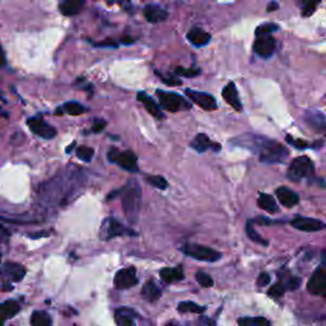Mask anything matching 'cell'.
Here are the masks:
<instances>
[{"mask_svg": "<svg viewBox=\"0 0 326 326\" xmlns=\"http://www.w3.org/2000/svg\"><path fill=\"white\" fill-rule=\"evenodd\" d=\"M191 148L194 151H196L198 153H204V152H207L208 149H212L213 152H219L220 151V144L219 143H217V141H212L209 139L207 134H204V133H200L192 139L191 141Z\"/></svg>", "mask_w": 326, "mask_h": 326, "instance_id": "obj_16", "label": "cell"}, {"mask_svg": "<svg viewBox=\"0 0 326 326\" xmlns=\"http://www.w3.org/2000/svg\"><path fill=\"white\" fill-rule=\"evenodd\" d=\"M175 74H177V76L186 77V78H192V77H196L200 74V69H186V68L177 66V68H176Z\"/></svg>", "mask_w": 326, "mask_h": 326, "instance_id": "obj_40", "label": "cell"}, {"mask_svg": "<svg viewBox=\"0 0 326 326\" xmlns=\"http://www.w3.org/2000/svg\"><path fill=\"white\" fill-rule=\"evenodd\" d=\"M256 283L259 287H265V285H268L270 283V275L268 273H261L260 275L257 276Z\"/></svg>", "mask_w": 326, "mask_h": 326, "instance_id": "obj_43", "label": "cell"}, {"mask_svg": "<svg viewBox=\"0 0 326 326\" xmlns=\"http://www.w3.org/2000/svg\"><path fill=\"white\" fill-rule=\"evenodd\" d=\"M157 96L160 100V105L163 110L169 112H177L181 110H189L191 104L188 102L185 98L173 92H166L162 89H157Z\"/></svg>", "mask_w": 326, "mask_h": 326, "instance_id": "obj_7", "label": "cell"}, {"mask_svg": "<svg viewBox=\"0 0 326 326\" xmlns=\"http://www.w3.org/2000/svg\"><path fill=\"white\" fill-rule=\"evenodd\" d=\"M177 310L181 314H189V312H192V314H204L207 308L203 307V306H199L198 303L191 301H184L180 302L179 306H177Z\"/></svg>", "mask_w": 326, "mask_h": 326, "instance_id": "obj_30", "label": "cell"}, {"mask_svg": "<svg viewBox=\"0 0 326 326\" xmlns=\"http://www.w3.org/2000/svg\"><path fill=\"white\" fill-rule=\"evenodd\" d=\"M302 3H303L302 14L303 17H310L316 10V6L320 3V0H302Z\"/></svg>", "mask_w": 326, "mask_h": 326, "instance_id": "obj_38", "label": "cell"}, {"mask_svg": "<svg viewBox=\"0 0 326 326\" xmlns=\"http://www.w3.org/2000/svg\"><path fill=\"white\" fill-rule=\"evenodd\" d=\"M195 278H196V282H198L201 287H204V288H210V287L214 284L212 276L205 273V272H201V270H199L198 273H196Z\"/></svg>", "mask_w": 326, "mask_h": 326, "instance_id": "obj_37", "label": "cell"}, {"mask_svg": "<svg viewBox=\"0 0 326 326\" xmlns=\"http://www.w3.org/2000/svg\"><path fill=\"white\" fill-rule=\"evenodd\" d=\"M181 251L186 256L192 257V259L198 261H205V263H216V261L222 259V254H220L219 251L199 244H185L181 248Z\"/></svg>", "mask_w": 326, "mask_h": 326, "instance_id": "obj_3", "label": "cell"}, {"mask_svg": "<svg viewBox=\"0 0 326 326\" xmlns=\"http://www.w3.org/2000/svg\"><path fill=\"white\" fill-rule=\"evenodd\" d=\"M307 289L312 295H325L326 292V272L323 268L315 272L311 275V279L307 283Z\"/></svg>", "mask_w": 326, "mask_h": 326, "instance_id": "obj_15", "label": "cell"}, {"mask_svg": "<svg viewBox=\"0 0 326 326\" xmlns=\"http://www.w3.org/2000/svg\"><path fill=\"white\" fill-rule=\"evenodd\" d=\"M74 147H76V141H74V143H73V144L70 145V147H68V148H66V153H69V152H70V149H73V148H74Z\"/></svg>", "mask_w": 326, "mask_h": 326, "instance_id": "obj_51", "label": "cell"}, {"mask_svg": "<svg viewBox=\"0 0 326 326\" xmlns=\"http://www.w3.org/2000/svg\"><path fill=\"white\" fill-rule=\"evenodd\" d=\"M306 121L312 129L317 132H323L326 129V117L320 111H307Z\"/></svg>", "mask_w": 326, "mask_h": 326, "instance_id": "obj_25", "label": "cell"}, {"mask_svg": "<svg viewBox=\"0 0 326 326\" xmlns=\"http://www.w3.org/2000/svg\"><path fill=\"white\" fill-rule=\"evenodd\" d=\"M120 195L121 196V207L126 218L132 224H134L138 220L139 209H140L141 201V190L139 184L135 180H130L124 188H121L117 191H112L110 198H115Z\"/></svg>", "mask_w": 326, "mask_h": 326, "instance_id": "obj_2", "label": "cell"}, {"mask_svg": "<svg viewBox=\"0 0 326 326\" xmlns=\"http://www.w3.org/2000/svg\"><path fill=\"white\" fill-rule=\"evenodd\" d=\"M105 126H106V121H105V120L96 119V120H94L93 128H92V132H93V133L102 132V130L105 129Z\"/></svg>", "mask_w": 326, "mask_h": 326, "instance_id": "obj_44", "label": "cell"}, {"mask_svg": "<svg viewBox=\"0 0 326 326\" xmlns=\"http://www.w3.org/2000/svg\"><path fill=\"white\" fill-rule=\"evenodd\" d=\"M61 110L65 111V112L69 113V115H73V116H78V115L87 112L88 109L83 106V105L79 104V102H77V101H69V102H66V104L64 105Z\"/></svg>", "mask_w": 326, "mask_h": 326, "instance_id": "obj_31", "label": "cell"}, {"mask_svg": "<svg viewBox=\"0 0 326 326\" xmlns=\"http://www.w3.org/2000/svg\"><path fill=\"white\" fill-rule=\"evenodd\" d=\"M275 195L278 200L280 201V204H283V205L287 208L295 207V205L298 204V201H299V196H298L293 190L285 188V186H280V188L276 189Z\"/></svg>", "mask_w": 326, "mask_h": 326, "instance_id": "obj_21", "label": "cell"}, {"mask_svg": "<svg viewBox=\"0 0 326 326\" xmlns=\"http://www.w3.org/2000/svg\"><path fill=\"white\" fill-rule=\"evenodd\" d=\"M315 173L314 162L306 156L297 157L296 160L292 161L291 166L288 168V179L291 181H301L302 179L311 177Z\"/></svg>", "mask_w": 326, "mask_h": 326, "instance_id": "obj_5", "label": "cell"}, {"mask_svg": "<svg viewBox=\"0 0 326 326\" xmlns=\"http://www.w3.org/2000/svg\"><path fill=\"white\" fill-rule=\"evenodd\" d=\"M278 8H279L278 3H276V1H273V3H270L269 5H268V12H273V10H276Z\"/></svg>", "mask_w": 326, "mask_h": 326, "instance_id": "obj_49", "label": "cell"}, {"mask_svg": "<svg viewBox=\"0 0 326 326\" xmlns=\"http://www.w3.org/2000/svg\"><path fill=\"white\" fill-rule=\"evenodd\" d=\"M186 96L194 102L195 105H198L200 109L205 111H214L217 110V101L212 94L207 93V92H199V91H192L190 88H186L185 91Z\"/></svg>", "mask_w": 326, "mask_h": 326, "instance_id": "obj_10", "label": "cell"}, {"mask_svg": "<svg viewBox=\"0 0 326 326\" xmlns=\"http://www.w3.org/2000/svg\"><path fill=\"white\" fill-rule=\"evenodd\" d=\"M27 124H28L29 129H31L32 132L35 133L37 136H40V138L50 140V139L56 136V129L54 128V126L49 125L44 120V117L40 116V115H38V116L29 117V119L27 120Z\"/></svg>", "mask_w": 326, "mask_h": 326, "instance_id": "obj_9", "label": "cell"}, {"mask_svg": "<svg viewBox=\"0 0 326 326\" xmlns=\"http://www.w3.org/2000/svg\"><path fill=\"white\" fill-rule=\"evenodd\" d=\"M97 47H117L115 42H101V44H96Z\"/></svg>", "mask_w": 326, "mask_h": 326, "instance_id": "obj_48", "label": "cell"}, {"mask_svg": "<svg viewBox=\"0 0 326 326\" xmlns=\"http://www.w3.org/2000/svg\"><path fill=\"white\" fill-rule=\"evenodd\" d=\"M76 154H77V157H78L81 161H83V162H91L92 158H93V156H94V151L92 149V148L85 147V145H82V147L77 148Z\"/></svg>", "mask_w": 326, "mask_h": 326, "instance_id": "obj_35", "label": "cell"}, {"mask_svg": "<svg viewBox=\"0 0 326 326\" xmlns=\"http://www.w3.org/2000/svg\"><path fill=\"white\" fill-rule=\"evenodd\" d=\"M53 324V319L50 315L45 311H35L31 316L32 326H50Z\"/></svg>", "mask_w": 326, "mask_h": 326, "instance_id": "obj_29", "label": "cell"}, {"mask_svg": "<svg viewBox=\"0 0 326 326\" xmlns=\"http://www.w3.org/2000/svg\"><path fill=\"white\" fill-rule=\"evenodd\" d=\"M107 158H109L111 163H116L117 166L121 167L125 171H129V172L135 173L139 171L138 157L135 156L134 152H121L117 148H111L109 153H107Z\"/></svg>", "mask_w": 326, "mask_h": 326, "instance_id": "obj_6", "label": "cell"}, {"mask_svg": "<svg viewBox=\"0 0 326 326\" xmlns=\"http://www.w3.org/2000/svg\"><path fill=\"white\" fill-rule=\"evenodd\" d=\"M239 325L241 326H269L270 321H268L265 317H242L239 319Z\"/></svg>", "mask_w": 326, "mask_h": 326, "instance_id": "obj_32", "label": "cell"}, {"mask_svg": "<svg viewBox=\"0 0 326 326\" xmlns=\"http://www.w3.org/2000/svg\"><path fill=\"white\" fill-rule=\"evenodd\" d=\"M299 285H301V279L293 276V278H291V279L288 280V283H287V288L291 289V291H295V289H297Z\"/></svg>", "mask_w": 326, "mask_h": 326, "instance_id": "obj_45", "label": "cell"}, {"mask_svg": "<svg viewBox=\"0 0 326 326\" xmlns=\"http://www.w3.org/2000/svg\"><path fill=\"white\" fill-rule=\"evenodd\" d=\"M157 76L160 77L161 81L163 83H166L168 85H181V81L179 78H175V77H167V76H161L160 73L157 72Z\"/></svg>", "mask_w": 326, "mask_h": 326, "instance_id": "obj_41", "label": "cell"}, {"mask_svg": "<svg viewBox=\"0 0 326 326\" xmlns=\"http://www.w3.org/2000/svg\"><path fill=\"white\" fill-rule=\"evenodd\" d=\"M136 98H138L139 102H140V104L145 107V110L151 113L152 116L156 117V119H158V120H162L163 117H164L162 110H161L160 105H158L157 102H154L153 98H152L151 96L147 93V92H144V91L138 92V96H136Z\"/></svg>", "mask_w": 326, "mask_h": 326, "instance_id": "obj_18", "label": "cell"}, {"mask_svg": "<svg viewBox=\"0 0 326 326\" xmlns=\"http://www.w3.org/2000/svg\"><path fill=\"white\" fill-rule=\"evenodd\" d=\"M125 233L134 235V232H132V231H129L128 228H125V227L122 226L121 223L116 219V218L109 217V218H106V219L102 222V224H101L100 239L104 240V241H109V240L119 237V236L125 235Z\"/></svg>", "mask_w": 326, "mask_h": 326, "instance_id": "obj_8", "label": "cell"}, {"mask_svg": "<svg viewBox=\"0 0 326 326\" xmlns=\"http://www.w3.org/2000/svg\"><path fill=\"white\" fill-rule=\"evenodd\" d=\"M21 311V306L17 301L14 299H8V301L3 302L0 304V314H1V319L3 321H6L8 319H12V317L16 316Z\"/></svg>", "mask_w": 326, "mask_h": 326, "instance_id": "obj_27", "label": "cell"}, {"mask_svg": "<svg viewBox=\"0 0 326 326\" xmlns=\"http://www.w3.org/2000/svg\"><path fill=\"white\" fill-rule=\"evenodd\" d=\"M84 6V0H64L60 3L59 9L64 16L72 17L76 16Z\"/></svg>", "mask_w": 326, "mask_h": 326, "instance_id": "obj_24", "label": "cell"}, {"mask_svg": "<svg viewBox=\"0 0 326 326\" xmlns=\"http://www.w3.org/2000/svg\"><path fill=\"white\" fill-rule=\"evenodd\" d=\"M186 37H188V40L190 41L194 46L203 47L209 44L212 36H210L208 32L204 31V29L199 28V27H194V28H191L188 32Z\"/></svg>", "mask_w": 326, "mask_h": 326, "instance_id": "obj_22", "label": "cell"}, {"mask_svg": "<svg viewBox=\"0 0 326 326\" xmlns=\"http://www.w3.org/2000/svg\"><path fill=\"white\" fill-rule=\"evenodd\" d=\"M122 42H124V44H132V42H134V40H133V38H124Z\"/></svg>", "mask_w": 326, "mask_h": 326, "instance_id": "obj_50", "label": "cell"}, {"mask_svg": "<svg viewBox=\"0 0 326 326\" xmlns=\"http://www.w3.org/2000/svg\"><path fill=\"white\" fill-rule=\"evenodd\" d=\"M254 222L259 223V224H261V226H269V224H273V223H278V222H274V220L272 219H268V218H256V219H254Z\"/></svg>", "mask_w": 326, "mask_h": 326, "instance_id": "obj_47", "label": "cell"}, {"mask_svg": "<svg viewBox=\"0 0 326 326\" xmlns=\"http://www.w3.org/2000/svg\"><path fill=\"white\" fill-rule=\"evenodd\" d=\"M257 205H259V208H261V209L265 210V212H268V213L270 214L278 213V212H279V207H278L275 199H274L272 195H268L265 194V192H261V194L259 195Z\"/></svg>", "mask_w": 326, "mask_h": 326, "instance_id": "obj_26", "label": "cell"}, {"mask_svg": "<svg viewBox=\"0 0 326 326\" xmlns=\"http://www.w3.org/2000/svg\"><path fill=\"white\" fill-rule=\"evenodd\" d=\"M26 272L27 270L22 264L13 263V261H6L1 267V275H3L4 279L13 283L21 282L25 278Z\"/></svg>", "mask_w": 326, "mask_h": 326, "instance_id": "obj_13", "label": "cell"}, {"mask_svg": "<svg viewBox=\"0 0 326 326\" xmlns=\"http://www.w3.org/2000/svg\"><path fill=\"white\" fill-rule=\"evenodd\" d=\"M288 149L280 143L268 139L261 151L259 152V158L264 163H283L288 158Z\"/></svg>", "mask_w": 326, "mask_h": 326, "instance_id": "obj_4", "label": "cell"}, {"mask_svg": "<svg viewBox=\"0 0 326 326\" xmlns=\"http://www.w3.org/2000/svg\"><path fill=\"white\" fill-rule=\"evenodd\" d=\"M287 141H289V144H292L293 147H296L297 149H304V148H307V143L304 140H295V139L292 138V136H287Z\"/></svg>", "mask_w": 326, "mask_h": 326, "instance_id": "obj_42", "label": "cell"}, {"mask_svg": "<svg viewBox=\"0 0 326 326\" xmlns=\"http://www.w3.org/2000/svg\"><path fill=\"white\" fill-rule=\"evenodd\" d=\"M139 315L132 308H117L115 311V323L119 326H134Z\"/></svg>", "mask_w": 326, "mask_h": 326, "instance_id": "obj_19", "label": "cell"}, {"mask_svg": "<svg viewBox=\"0 0 326 326\" xmlns=\"http://www.w3.org/2000/svg\"><path fill=\"white\" fill-rule=\"evenodd\" d=\"M279 27L275 23H265V25L259 26L255 31V35L256 36H263V35H270V33H273V32L278 31Z\"/></svg>", "mask_w": 326, "mask_h": 326, "instance_id": "obj_36", "label": "cell"}, {"mask_svg": "<svg viewBox=\"0 0 326 326\" xmlns=\"http://www.w3.org/2000/svg\"><path fill=\"white\" fill-rule=\"evenodd\" d=\"M107 3L109 4H120L121 6L126 8L128 9L129 6H130V0H107Z\"/></svg>", "mask_w": 326, "mask_h": 326, "instance_id": "obj_46", "label": "cell"}, {"mask_svg": "<svg viewBox=\"0 0 326 326\" xmlns=\"http://www.w3.org/2000/svg\"><path fill=\"white\" fill-rule=\"evenodd\" d=\"M113 284L117 289H129L138 284L136 278V269L134 267H129L119 270L113 278Z\"/></svg>", "mask_w": 326, "mask_h": 326, "instance_id": "obj_11", "label": "cell"}, {"mask_svg": "<svg viewBox=\"0 0 326 326\" xmlns=\"http://www.w3.org/2000/svg\"><path fill=\"white\" fill-rule=\"evenodd\" d=\"M84 184L82 172H60L55 177L44 182L38 189V203L42 207L51 209L54 207H63L78 195L82 185Z\"/></svg>", "mask_w": 326, "mask_h": 326, "instance_id": "obj_1", "label": "cell"}, {"mask_svg": "<svg viewBox=\"0 0 326 326\" xmlns=\"http://www.w3.org/2000/svg\"><path fill=\"white\" fill-rule=\"evenodd\" d=\"M291 224L302 232H317L321 229H326V224L324 222L315 218H306V217H298L292 220Z\"/></svg>", "mask_w": 326, "mask_h": 326, "instance_id": "obj_14", "label": "cell"}, {"mask_svg": "<svg viewBox=\"0 0 326 326\" xmlns=\"http://www.w3.org/2000/svg\"><path fill=\"white\" fill-rule=\"evenodd\" d=\"M160 275L161 278H162V280H164L166 283L179 282V280H182L185 278L181 267L163 268V269L160 272Z\"/></svg>", "mask_w": 326, "mask_h": 326, "instance_id": "obj_28", "label": "cell"}, {"mask_svg": "<svg viewBox=\"0 0 326 326\" xmlns=\"http://www.w3.org/2000/svg\"><path fill=\"white\" fill-rule=\"evenodd\" d=\"M222 96H223V98L227 101V104L232 107V109H235L236 111L241 112V111L244 110L241 98H240V94H239V92H237V87H236V84L233 83V82H229L228 84L223 88Z\"/></svg>", "mask_w": 326, "mask_h": 326, "instance_id": "obj_17", "label": "cell"}, {"mask_svg": "<svg viewBox=\"0 0 326 326\" xmlns=\"http://www.w3.org/2000/svg\"><path fill=\"white\" fill-rule=\"evenodd\" d=\"M144 16L149 23H161L166 21L168 13L157 4H149L144 8Z\"/></svg>", "mask_w": 326, "mask_h": 326, "instance_id": "obj_20", "label": "cell"}, {"mask_svg": "<svg viewBox=\"0 0 326 326\" xmlns=\"http://www.w3.org/2000/svg\"><path fill=\"white\" fill-rule=\"evenodd\" d=\"M285 289H287V287H285L283 283H276V284H274L273 287L269 289L268 295H269L270 297L279 298V297H282L283 295H284Z\"/></svg>", "mask_w": 326, "mask_h": 326, "instance_id": "obj_39", "label": "cell"}, {"mask_svg": "<svg viewBox=\"0 0 326 326\" xmlns=\"http://www.w3.org/2000/svg\"><path fill=\"white\" fill-rule=\"evenodd\" d=\"M141 297L144 298L145 301L148 302H156L158 301L162 296V291L158 287V284L154 280H149V282L145 283L143 285V288H141L140 292Z\"/></svg>", "mask_w": 326, "mask_h": 326, "instance_id": "obj_23", "label": "cell"}, {"mask_svg": "<svg viewBox=\"0 0 326 326\" xmlns=\"http://www.w3.org/2000/svg\"><path fill=\"white\" fill-rule=\"evenodd\" d=\"M325 296H326V292H325Z\"/></svg>", "mask_w": 326, "mask_h": 326, "instance_id": "obj_52", "label": "cell"}, {"mask_svg": "<svg viewBox=\"0 0 326 326\" xmlns=\"http://www.w3.org/2000/svg\"><path fill=\"white\" fill-rule=\"evenodd\" d=\"M274 50H275V40H274L273 36H257L256 41H255L254 44V51L259 56L264 57V59H268V57L273 55Z\"/></svg>", "mask_w": 326, "mask_h": 326, "instance_id": "obj_12", "label": "cell"}, {"mask_svg": "<svg viewBox=\"0 0 326 326\" xmlns=\"http://www.w3.org/2000/svg\"><path fill=\"white\" fill-rule=\"evenodd\" d=\"M145 181H147L149 185L153 186V188L160 189V190H166V189L168 188V182H167V180L164 179V177H162V176H148Z\"/></svg>", "mask_w": 326, "mask_h": 326, "instance_id": "obj_34", "label": "cell"}, {"mask_svg": "<svg viewBox=\"0 0 326 326\" xmlns=\"http://www.w3.org/2000/svg\"><path fill=\"white\" fill-rule=\"evenodd\" d=\"M246 233H247L248 239L252 240L254 242H257V244H261L263 246H268V244L269 242L267 241V240H264L263 237H261L259 233L255 231L254 226H252V220H248L247 224H246Z\"/></svg>", "mask_w": 326, "mask_h": 326, "instance_id": "obj_33", "label": "cell"}]
</instances>
